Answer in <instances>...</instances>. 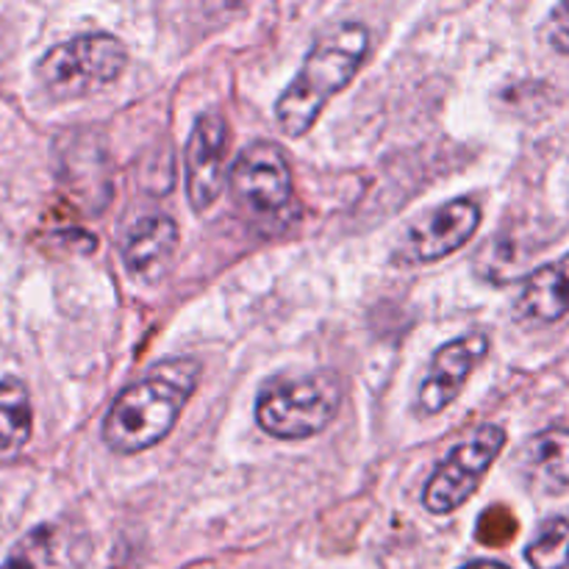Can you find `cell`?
Segmentation results:
<instances>
[{"label": "cell", "mask_w": 569, "mask_h": 569, "mask_svg": "<svg viewBox=\"0 0 569 569\" xmlns=\"http://www.w3.org/2000/svg\"><path fill=\"white\" fill-rule=\"evenodd\" d=\"M200 365L194 359H164L122 389L103 422V442L114 453L131 456L159 445L176 428L183 406L198 389Z\"/></svg>", "instance_id": "6da1fadb"}, {"label": "cell", "mask_w": 569, "mask_h": 569, "mask_svg": "<svg viewBox=\"0 0 569 569\" xmlns=\"http://www.w3.org/2000/svg\"><path fill=\"white\" fill-rule=\"evenodd\" d=\"M370 50V33L361 22H339L322 33L315 48L306 53L303 64L295 72L276 100V122L287 137H303L328 100L342 92L359 72Z\"/></svg>", "instance_id": "7a4b0ae2"}, {"label": "cell", "mask_w": 569, "mask_h": 569, "mask_svg": "<svg viewBox=\"0 0 569 569\" xmlns=\"http://www.w3.org/2000/svg\"><path fill=\"white\" fill-rule=\"evenodd\" d=\"M342 403L337 376L326 370L281 372L261 387L256 422L270 437L300 442L326 431Z\"/></svg>", "instance_id": "3957f363"}, {"label": "cell", "mask_w": 569, "mask_h": 569, "mask_svg": "<svg viewBox=\"0 0 569 569\" xmlns=\"http://www.w3.org/2000/svg\"><path fill=\"white\" fill-rule=\"evenodd\" d=\"M128 50L111 33H81L53 44L39 59L37 76L56 100H76L100 92L122 76Z\"/></svg>", "instance_id": "277c9868"}, {"label": "cell", "mask_w": 569, "mask_h": 569, "mask_svg": "<svg viewBox=\"0 0 569 569\" xmlns=\"http://www.w3.org/2000/svg\"><path fill=\"white\" fill-rule=\"evenodd\" d=\"M228 183L233 200L261 222H283L295 206L292 170L276 142L248 144L233 161Z\"/></svg>", "instance_id": "5b68a950"}, {"label": "cell", "mask_w": 569, "mask_h": 569, "mask_svg": "<svg viewBox=\"0 0 569 569\" xmlns=\"http://www.w3.org/2000/svg\"><path fill=\"white\" fill-rule=\"evenodd\" d=\"M506 448V428L489 426L476 428L467 439H461L453 450L442 459L426 483V509L431 515H453L465 506L481 487L489 467L498 461Z\"/></svg>", "instance_id": "8992f818"}, {"label": "cell", "mask_w": 569, "mask_h": 569, "mask_svg": "<svg viewBox=\"0 0 569 569\" xmlns=\"http://www.w3.org/2000/svg\"><path fill=\"white\" fill-rule=\"evenodd\" d=\"M481 226V206L472 198H453L445 206H437L406 231L400 242V261L403 264H428L445 256L456 253L461 244L472 239Z\"/></svg>", "instance_id": "52a82bcc"}, {"label": "cell", "mask_w": 569, "mask_h": 569, "mask_svg": "<svg viewBox=\"0 0 569 569\" xmlns=\"http://www.w3.org/2000/svg\"><path fill=\"white\" fill-rule=\"evenodd\" d=\"M487 353V333H465V337H456L448 345H442L431 356V365H428L420 389H417L415 415L422 420L442 415L459 398L467 378L476 372V367L481 365Z\"/></svg>", "instance_id": "ba28073f"}, {"label": "cell", "mask_w": 569, "mask_h": 569, "mask_svg": "<svg viewBox=\"0 0 569 569\" xmlns=\"http://www.w3.org/2000/svg\"><path fill=\"white\" fill-rule=\"evenodd\" d=\"M231 131L220 111H206L194 120L187 142V194L194 211H206L220 198L226 183V156Z\"/></svg>", "instance_id": "9c48e42d"}, {"label": "cell", "mask_w": 569, "mask_h": 569, "mask_svg": "<svg viewBox=\"0 0 569 569\" xmlns=\"http://www.w3.org/2000/svg\"><path fill=\"white\" fill-rule=\"evenodd\" d=\"M89 556V533L70 520H53L28 531L0 569H83Z\"/></svg>", "instance_id": "30bf717a"}, {"label": "cell", "mask_w": 569, "mask_h": 569, "mask_svg": "<svg viewBox=\"0 0 569 569\" xmlns=\"http://www.w3.org/2000/svg\"><path fill=\"white\" fill-rule=\"evenodd\" d=\"M569 311V253L533 270L515 300V317L526 328L559 322Z\"/></svg>", "instance_id": "8fae6325"}, {"label": "cell", "mask_w": 569, "mask_h": 569, "mask_svg": "<svg viewBox=\"0 0 569 569\" xmlns=\"http://www.w3.org/2000/svg\"><path fill=\"white\" fill-rule=\"evenodd\" d=\"M178 244V226L167 214H150L133 222L122 242L128 270L142 278H159Z\"/></svg>", "instance_id": "7c38bea8"}, {"label": "cell", "mask_w": 569, "mask_h": 569, "mask_svg": "<svg viewBox=\"0 0 569 569\" xmlns=\"http://www.w3.org/2000/svg\"><path fill=\"white\" fill-rule=\"evenodd\" d=\"M520 470L531 487L559 495L569 489V431L545 428L533 433L520 453Z\"/></svg>", "instance_id": "4fadbf2b"}, {"label": "cell", "mask_w": 569, "mask_h": 569, "mask_svg": "<svg viewBox=\"0 0 569 569\" xmlns=\"http://www.w3.org/2000/svg\"><path fill=\"white\" fill-rule=\"evenodd\" d=\"M33 411L26 383L17 378L0 381V461H11L22 453L31 439Z\"/></svg>", "instance_id": "5bb4252c"}, {"label": "cell", "mask_w": 569, "mask_h": 569, "mask_svg": "<svg viewBox=\"0 0 569 569\" xmlns=\"http://www.w3.org/2000/svg\"><path fill=\"white\" fill-rule=\"evenodd\" d=\"M526 559L531 569H569V511L542 522Z\"/></svg>", "instance_id": "9a60e30c"}, {"label": "cell", "mask_w": 569, "mask_h": 569, "mask_svg": "<svg viewBox=\"0 0 569 569\" xmlns=\"http://www.w3.org/2000/svg\"><path fill=\"white\" fill-rule=\"evenodd\" d=\"M550 42L559 53H569V0L550 11Z\"/></svg>", "instance_id": "2e32d148"}, {"label": "cell", "mask_w": 569, "mask_h": 569, "mask_svg": "<svg viewBox=\"0 0 569 569\" xmlns=\"http://www.w3.org/2000/svg\"><path fill=\"white\" fill-rule=\"evenodd\" d=\"M461 569H509V567L500 565V561H472V565H467Z\"/></svg>", "instance_id": "e0dca14e"}]
</instances>
